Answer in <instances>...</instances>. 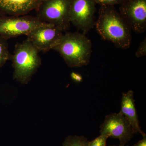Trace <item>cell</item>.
<instances>
[{"label": "cell", "instance_id": "1", "mask_svg": "<svg viewBox=\"0 0 146 146\" xmlns=\"http://www.w3.org/2000/svg\"><path fill=\"white\" fill-rule=\"evenodd\" d=\"M95 26L104 40L122 49L130 47L131 29L113 6H100Z\"/></svg>", "mask_w": 146, "mask_h": 146}, {"label": "cell", "instance_id": "2", "mask_svg": "<svg viewBox=\"0 0 146 146\" xmlns=\"http://www.w3.org/2000/svg\"><path fill=\"white\" fill-rule=\"evenodd\" d=\"M91 40L83 33L67 32L53 48L60 54L70 68L82 67L90 62L92 54Z\"/></svg>", "mask_w": 146, "mask_h": 146}, {"label": "cell", "instance_id": "3", "mask_svg": "<svg viewBox=\"0 0 146 146\" xmlns=\"http://www.w3.org/2000/svg\"><path fill=\"white\" fill-rule=\"evenodd\" d=\"M39 52L27 39L16 44L10 58L14 80L23 84H28L42 64Z\"/></svg>", "mask_w": 146, "mask_h": 146}, {"label": "cell", "instance_id": "4", "mask_svg": "<svg viewBox=\"0 0 146 146\" xmlns=\"http://www.w3.org/2000/svg\"><path fill=\"white\" fill-rule=\"evenodd\" d=\"M71 0H42L36 9L39 21L52 24L62 31L70 27L69 12Z\"/></svg>", "mask_w": 146, "mask_h": 146}, {"label": "cell", "instance_id": "5", "mask_svg": "<svg viewBox=\"0 0 146 146\" xmlns=\"http://www.w3.org/2000/svg\"><path fill=\"white\" fill-rule=\"evenodd\" d=\"M36 17L29 16H0V36L7 40L22 35H27L33 30L46 25Z\"/></svg>", "mask_w": 146, "mask_h": 146}, {"label": "cell", "instance_id": "6", "mask_svg": "<svg viewBox=\"0 0 146 146\" xmlns=\"http://www.w3.org/2000/svg\"><path fill=\"white\" fill-rule=\"evenodd\" d=\"M94 0H71L69 17L71 24L86 35L95 25Z\"/></svg>", "mask_w": 146, "mask_h": 146}, {"label": "cell", "instance_id": "7", "mask_svg": "<svg viewBox=\"0 0 146 146\" xmlns=\"http://www.w3.org/2000/svg\"><path fill=\"white\" fill-rule=\"evenodd\" d=\"M100 128L101 135L117 139L120 145H125L135 133L129 121L120 112L106 116Z\"/></svg>", "mask_w": 146, "mask_h": 146}, {"label": "cell", "instance_id": "8", "mask_svg": "<svg viewBox=\"0 0 146 146\" xmlns=\"http://www.w3.org/2000/svg\"><path fill=\"white\" fill-rule=\"evenodd\" d=\"M119 12L131 30L137 33L145 31L146 0H126Z\"/></svg>", "mask_w": 146, "mask_h": 146}, {"label": "cell", "instance_id": "9", "mask_svg": "<svg viewBox=\"0 0 146 146\" xmlns=\"http://www.w3.org/2000/svg\"><path fill=\"white\" fill-rule=\"evenodd\" d=\"M63 32L54 25L47 24L32 30L27 40L40 52L52 49L63 35Z\"/></svg>", "mask_w": 146, "mask_h": 146}, {"label": "cell", "instance_id": "10", "mask_svg": "<svg viewBox=\"0 0 146 146\" xmlns=\"http://www.w3.org/2000/svg\"><path fill=\"white\" fill-rule=\"evenodd\" d=\"M40 0H0V12L12 16L25 15L36 9Z\"/></svg>", "mask_w": 146, "mask_h": 146}, {"label": "cell", "instance_id": "11", "mask_svg": "<svg viewBox=\"0 0 146 146\" xmlns=\"http://www.w3.org/2000/svg\"><path fill=\"white\" fill-rule=\"evenodd\" d=\"M134 102L133 91L129 90L126 93H123L119 112L129 121L134 133H141L143 136H146L139 125Z\"/></svg>", "mask_w": 146, "mask_h": 146}, {"label": "cell", "instance_id": "12", "mask_svg": "<svg viewBox=\"0 0 146 146\" xmlns=\"http://www.w3.org/2000/svg\"><path fill=\"white\" fill-rule=\"evenodd\" d=\"M89 141L84 136H69L63 142L62 146H88Z\"/></svg>", "mask_w": 146, "mask_h": 146}, {"label": "cell", "instance_id": "13", "mask_svg": "<svg viewBox=\"0 0 146 146\" xmlns=\"http://www.w3.org/2000/svg\"><path fill=\"white\" fill-rule=\"evenodd\" d=\"M10 56L7 40L0 36V68L10 59Z\"/></svg>", "mask_w": 146, "mask_h": 146}, {"label": "cell", "instance_id": "14", "mask_svg": "<svg viewBox=\"0 0 146 146\" xmlns=\"http://www.w3.org/2000/svg\"><path fill=\"white\" fill-rule=\"evenodd\" d=\"M108 137L106 135H101L91 141H89L88 146H106Z\"/></svg>", "mask_w": 146, "mask_h": 146}, {"label": "cell", "instance_id": "15", "mask_svg": "<svg viewBox=\"0 0 146 146\" xmlns=\"http://www.w3.org/2000/svg\"><path fill=\"white\" fill-rule=\"evenodd\" d=\"M96 4L100 6H113L116 5H121L126 0H94Z\"/></svg>", "mask_w": 146, "mask_h": 146}, {"label": "cell", "instance_id": "16", "mask_svg": "<svg viewBox=\"0 0 146 146\" xmlns=\"http://www.w3.org/2000/svg\"><path fill=\"white\" fill-rule=\"evenodd\" d=\"M146 55V38L140 43L138 49L136 50L135 55L137 58L143 57Z\"/></svg>", "mask_w": 146, "mask_h": 146}, {"label": "cell", "instance_id": "17", "mask_svg": "<svg viewBox=\"0 0 146 146\" xmlns=\"http://www.w3.org/2000/svg\"><path fill=\"white\" fill-rule=\"evenodd\" d=\"M71 76L73 80L76 82H80L82 80V76L77 73L72 72L71 74Z\"/></svg>", "mask_w": 146, "mask_h": 146}, {"label": "cell", "instance_id": "18", "mask_svg": "<svg viewBox=\"0 0 146 146\" xmlns=\"http://www.w3.org/2000/svg\"><path fill=\"white\" fill-rule=\"evenodd\" d=\"M132 146H146V136H143V139Z\"/></svg>", "mask_w": 146, "mask_h": 146}, {"label": "cell", "instance_id": "19", "mask_svg": "<svg viewBox=\"0 0 146 146\" xmlns=\"http://www.w3.org/2000/svg\"><path fill=\"white\" fill-rule=\"evenodd\" d=\"M125 146V145H119V146H115V145H114V146Z\"/></svg>", "mask_w": 146, "mask_h": 146}, {"label": "cell", "instance_id": "20", "mask_svg": "<svg viewBox=\"0 0 146 146\" xmlns=\"http://www.w3.org/2000/svg\"><path fill=\"white\" fill-rule=\"evenodd\" d=\"M2 15H3V13H1V12H0V16H2Z\"/></svg>", "mask_w": 146, "mask_h": 146}, {"label": "cell", "instance_id": "21", "mask_svg": "<svg viewBox=\"0 0 146 146\" xmlns=\"http://www.w3.org/2000/svg\"><path fill=\"white\" fill-rule=\"evenodd\" d=\"M40 1H42V0H40Z\"/></svg>", "mask_w": 146, "mask_h": 146}]
</instances>
